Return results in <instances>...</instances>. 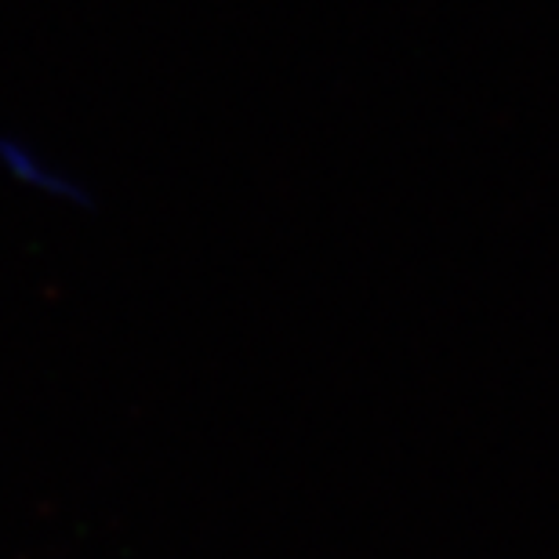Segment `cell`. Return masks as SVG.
<instances>
[{
	"label": "cell",
	"mask_w": 559,
	"mask_h": 559,
	"mask_svg": "<svg viewBox=\"0 0 559 559\" xmlns=\"http://www.w3.org/2000/svg\"><path fill=\"white\" fill-rule=\"evenodd\" d=\"M0 160H4L8 175L19 178V182H26L33 189H40V193L48 197H76V186L66 178L62 171H55V167L44 160L37 150H29V145L22 142H4L0 145Z\"/></svg>",
	"instance_id": "1"
}]
</instances>
